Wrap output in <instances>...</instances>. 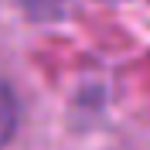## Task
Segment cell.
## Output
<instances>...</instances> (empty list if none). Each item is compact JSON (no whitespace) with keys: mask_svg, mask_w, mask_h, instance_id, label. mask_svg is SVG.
I'll return each instance as SVG.
<instances>
[{"mask_svg":"<svg viewBox=\"0 0 150 150\" xmlns=\"http://www.w3.org/2000/svg\"><path fill=\"white\" fill-rule=\"evenodd\" d=\"M14 120H17V109H14V96L4 82H0V147L10 140L14 133Z\"/></svg>","mask_w":150,"mask_h":150,"instance_id":"6da1fadb","label":"cell"}]
</instances>
